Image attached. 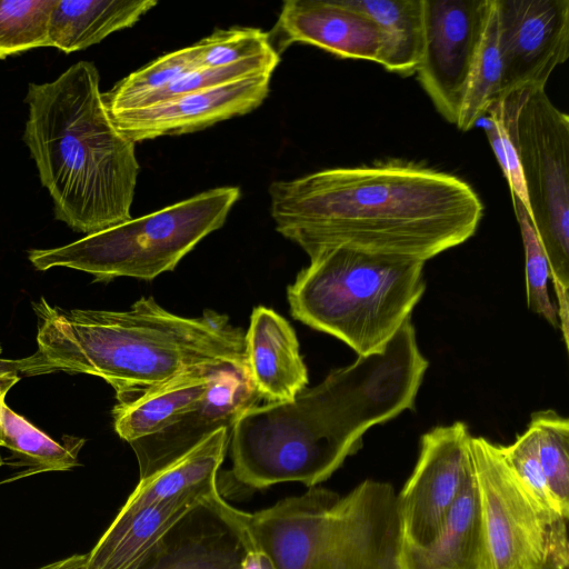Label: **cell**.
<instances>
[{"instance_id": "obj_26", "label": "cell", "mask_w": 569, "mask_h": 569, "mask_svg": "<svg viewBox=\"0 0 569 569\" xmlns=\"http://www.w3.org/2000/svg\"><path fill=\"white\" fill-rule=\"evenodd\" d=\"M537 439L538 459L550 493L560 511L569 517V420L555 410L531 415L528 423Z\"/></svg>"}, {"instance_id": "obj_17", "label": "cell", "mask_w": 569, "mask_h": 569, "mask_svg": "<svg viewBox=\"0 0 569 569\" xmlns=\"http://www.w3.org/2000/svg\"><path fill=\"white\" fill-rule=\"evenodd\" d=\"M246 366L260 398L269 402L293 400L309 382L291 325L264 306L253 308L244 333Z\"/></svg>"}, {"instance_id": "obj_23", "label": "cell", "mask_w": 569, "mask_h": 569, "mask_svg": "<svg viewBox=\"0 0 569 569\" xmlns=\"http://www.w3.org/2000/svg\"><path fill=\"white\" fill-rule=\"evenodd\" d=\"M1 447L11 451V465L21 468L3 482L48 471H67L79 466L84 439L67 437L61 445L14 412L6 401L0 410Z\"/></svg>"}, {"instance_id": "obj_9", "label": "cell", "mask_w": 569, "mask_h": 569, "mask_svg": "<svg viewBox=\"0 0 569 569\" xmlns=\"http://www.w3.org/2000/svg\"><path fill=\"white\" fill-rule=\"evenodd\" d=\"M486 569H567V519L546 511L502 457L499 445L471 437Z\"/></svg>"}, {"instance_id": "obj_29", "label": "cell", "mask_w": 569, "mask_h": 569, "mask_svg": "<svg viewBox=\"0 0 569 569\" xmlns=\"http://www.w3.org/2000/svg\"><path fill=\"white\" fill-rule=\"evenodd\" d=\"M279 62L280 56L277 53L229 66L194 68L171 81L166 87L143 97L130 110L152 106L178 96L213 88L250 76L272 73Z\"/></svg>"}, {"instance_id": "obj_30", "label": "cell", "mask_w": 569, "mask_h": 569, "mask_svg": "<svg viewBox=\"0 0 569 569\" xmlns=\"http://www.w3.org/2000/svg\"><path fill=\"white\" fill-rule=\"evenodd\" d=\"M193 47L200 68L229 66L278 53L267 32L250 27L216 30Z\"/></svg>"}, {"instance_id": "obj_5", "label": "cell", "mask_w": 569, "mask_h": 569, "mask_svg": "<svg viewBox=\"0 0 569 569\" xmlns=\"http://www.w3.org/2000/svg\"><path fill=\"white\" fill-rule=\"evenodd\" d=\"M251 536L274 569H398L397 493L366 479L340 497L312 487L248 515Z\"/></svg>"}, {"instance_id": "obj_8", "label": "cell", "mask_w": 569, "mask_h": 569, "mask_svg": "<svg viewBox=\"0 0 569 569\" xmlns=\"http://www.w3.org/2000/svg\"><path fill=\"white\" fill-rule=\"evenodd\" d=\"M501 113L516 150L529 218L546 254L557 298L559 329L569 341V116L545 89L506 96Z\"/></svg>"}, {"instance_id": "obj_31", "label": "cell", "mask_w": 569, "mask_h": 569, "mask_svg": "<svg viewBox=\"0 0 569 569\" xmlns=\"http://www.w3.org/2000/svg\"><path fill=\"white\" fill-rule=\"evenodd\" d=\"M525 252L526 299L528 308L559 328L557 309L548 292L549 264L523 203L511 196Z\"/></svg>"}, {"instance_id": "obj_16", "label": "cell", "mask_w": 569, "mask_h": 569, "mask_svg": "<svg viewBox=\"0 0 569 569\" xmlns=\"http://www.w3.org/2000/svg\"><path fill=\"white\" fill-rule=\"evenodd\" d=\"M276 30L281 33L284 46L306 43L340 58L362 59L380 66L388 49L386 32L345 0H287Z\"/></svg>"}, {"instance_id": "obj_32", "label": "cell", "mask_w": 569, "mask_h": 569, "mask_svg": "<svg viewBox=\"0 0 569 569\" xmlns=\"http://www.w3.org/2000/svg\"><path fill=\"white\" fill-rule=\"evenodd\" d=\"M499 450L506 462L541 507L550 513L563 517L543 476L538 459L537 439L533 429L528 425L527 429L518 435L512 443L499 445Z\"/></svg>"}, {"instance_id": "obj_37", "label": "cell", "mask_w": 569, "mask_h": 569, "mask_svg": "<svg viewBox=\"0 0 569 569\" xmlns=\"http://www.w3.org/2000/svg\"><path fill=\"white\" fill-rule=\"evenodd\" d=\"M1 350H2V349H1V346H0V355H1Z\"/></svg>"}, {"instance_id": "obj_20", "label": "cell", "mask_w": 569, "mask_h": 569, "mask_svg": "<svg viewBox=\"0 0 569 569\" xmlns=\"http://www.w3.org/2000/svg\"><path fill=\"white\" fill-rule=\"evenodd\" d=\"M398 569H486V550L475 472L440 530L427 543L398 547Z\"/></svg>"}, {"instance_id": "obj_27", "label": "cell", "mask_w": 569, "mask_h": 569, "mask_svg": "<svg viewBox=\"0 0 569 569\" xmlns=\"http://www.w3.org/2000/svg\"><path fill=\"white\" fill-rule=\"evenodd\" d=\"M199 68L193 46L159 57L120 80L102 93L109 114L127 111L143 97L166 87L186 72Z\"/></svg>"}, {"instance_id": "obj_12", "label": "cell", "mask_w": 569, "mask_h": 569, "mask_svg": "<svg viewBox=\"0 0 569 569\" xmlns=\"http://www.w3.org/2000/svg\"><path fill=\"white\" fill-rule=\"evenodd\" d=\"M491 0H423L418 80L438 112L457 124Z\"/></svg>"}, {"instance_id": "obj_28", "label": "cell", "mask_w": 569, "mask_h": 569, "mask_svg": "<svg viewBox=\"0 0 569 569\" xmlns=\"http://www.w3.org/2000/svg\"><path fill=\"white\" fill-rule=\"evenodd\" d=\"M57 0H0V59L51 47L49 21Z\"/></svg>"}, {"instance_id": "obj_18", "label": "cell", "mask_w": 569, "mask_h": 569, "mask_svg": "<svg viewBox=\"0 0 569 569\" xmlns=\"http://www.w3.org/2000/svg\"><path fill=\"white\" fill-rule=\"evenodd\" d=\"M218 491L216 483L137 510H119L87 553L86 569H138L188 511Z\"/></svg>"}, {"instance_id": "obj_14", "label": "cell", "mask_w": 569, "mask_h": 569, "mask_svg": "<svg viewBox=\"0 0 569 569\" xmlns=\"http://www.w3.org/2000/svg\"><path fill=\"white\" fill-rule=\"evenodd\" d=\"M271 76H250L144 108L112 113L110 118L134 143L194 132L258 108L269 93Z\"/></svg>"}, {"instance_id": "obj_13", "label": "cell", "mask_w": 569, "mask_h": 569, "mask_svg": "<svg viewBox=\"0 0 569 569\" xmlns=\"http://www.w3.org/2000/svg\"><path fill=\"white\" fill-rule=\"evenodd\" d=\"M502 100L545 89L569 57V0H495Z\"/></svg>"}, {"instance_id": "obj_1", "label": "cell", "mask_w": 569, "mask_h": 569, "mask_svg": "<svg viewBox=\"0 0 569 569\" xmlns=\"http://www.w3.org/2000/svg\"><path fill=\"white\" fill-rule=\"evenodd\" d=\"M269 196L277 231L309 257L346 246L427 262L471 238L483 214L461 178L395 158L274 181Z\"/></svg>"}, {"instance_id": "obj_33", "label": "cell", "mask_w": 569, "mask_h": 569, "mask_svg": "<svg viewBox=\"0 0 569 569\" xmlns=\"http://www.w3.org/2000/svg\"><path fill=\"white\" fill-rule=\"evenodd\" d=\"M481 120H485L487 123L485 126L487 137L501 167L505 178L508 181L511 196L518 198L523 203L528 212L529 204L521 168L516 150L508 137L502 121L501 101L499 100L493 102L488 108Z\"/></svg>"}, {"instance_id": "obj_4", "label": "cell", "mask_w": 569, "mask_h": 569, "mask_svg": "<svg viewBox=\"0 0 569 569\" xmlns=\"http://www.w3.org/2000/svg\"><path fill=\"white\" fill-rule=\"evenodd\" d=\"M23 139L56 219L93 234L131 219L139 174L134 142L112 122L100 76L79 61L56 80L30 83Z\"/></svg>"}, {"instance_id": "obj_22", "label": "cell", "mask_w": 569, "mask_h": 569, "mask_svg": "<svg viewBox=\"0 0 569 569\" xmlns=\"http://www.w3.org/2000/svg\"><path fill=\"white\" fill-rule=\"evenodd\" d=\"M231 431L228 427L218 429L172 462L140 478L120 510H137L218 483Z\"/></svg>"}, {"instance_id": "obj_24", "label": "cell", "mask_w": 569, "mask_h": 569, "mask_svg": "<svg viewBox=\"0 0 569 569\" xmlns=\"http://www.w3.org/2000/svg\"><path fill=\"white\" fill-rule=\"evenodd\" d=\"M369 16L387 34L382 67L389 72L411 76L421 62L425 46L423 0H345Z\"/></svg>"}, {"instance_id": "obj_35", "label": "cell", "mask_w": 569, "mask_h": 569, "mask_svg": "<svg viewBox=\"0 0 569 569\" xmlns=\"http://www.w3.org/2000/svg\"><path fill=\"white\" fill-rule=\"evenodd\" d=\"M19 376L14 371L1 370L0 371V410L2 403L6 401V396L11 387L19 381ZM0 447H1V420H0Z\"/></svg>"}, {"instance_id": "obj_2", "label": "cell", "mask_w": 569, "mask_h": 569, "mask_svg": "<svg viewBox=\"0 0 569 569\" xmlns=\"http://www.w3.org/2000/svg\"><path fill=\"white\" fill-rule=\"evenodd\" d=\"M428 366L408 320L382 352L358 356L291 401L247 409L231 431V476L250 489L317 487L362 448L371 427L415 408Z\"/></svg>"}, {"instance_id": "obj_15", "label": "cell", "mask_w": 569, "mask_h": 569, "mask_svg": "<svg viewBox=\"0 0 569 569\" xmlns=\"http://www.w3.org/2000/svg\"><path fill=\"white\" fill-rule=\"evenodd\" d=\"M260 399L247 366H227L193 410L162 431L130 443L140 478L172 462L218 429L233 428L239 416Z\"/></svg>"}, {"instance_id": "obj_10", "label": "cell", "mask_w": 569, "mask_h": 569, "mask_svg": "<svg viewBox=\"0 0 569 569\" xmlns=\"http://www.w3.org/2000/svg\"><path fill=\"white\" fill-rule=\"evenodd\" d=\"M471 437L462 421L435 427L421 436L417 463L397 495L399 545H425L440 530L473 473Z\"/></svg>"}, {"instance_id": "obj_36", "label": "cell", "mask_w": 569, "mask_h": 569, "mask_svg": "<svg viewBox=\"0 0 569 569\" xmlns=\"http://www.w3.org/2000/svg\"><path fill=\"white\" fill-rule=\"evenodd\" d=\"M3 463H4V462H3V459H2V457H1V455H0V467H1Z\"/></svg>"}, {"instance_id": "obj_11", "label": "cell", "mask_w": 569, "mask_h": 569, "mask_svg": "<svg viewBox=\"0 0 569 569\" xmlns=\"http://www.w3.org/2000/svg\"><path fill=\"white\" fill-rule=\"evenodd\" d=\"M248 513L213 493L188 511L138 569H274L256 549Z\"/></svg>"}, {"instance_id": "obj_3", "label": "cell", "mask_w": 569, "mask_h": 569, "mask_svg": "<svg viewBox=\"0 0 569 569\" xmlns=\"http://www.w3.org/2000/svg\"><path fill=\"white\" fill-rule=\"evenodd\" d=\"M33 310L37 350L27 358L1 359L0 369L26 376H97L114 389L118 402L196 367L246 365V332L212 310L182 317L152 297L140 298L126 311L63 309L44 298Z\"/></svg>"}, {"instance_id": "obj_21", "label": "cell", "mask_w": 569, "mask_h": 569, "mask_svg": "<svg viewBox=\"0 0 569 569\" xmlns=\"http://www.w3.org/2000/svg\"><path fill=\"white\" fill-rule=\"evenodd\" d=\"M157 4L154 0H57L49 21L50 46L66 53L86 49L132 27Z\"/></svg>"}, {"instance_id": "obj_19", "label": "cell", "mask_w": 569, "mask_h": 569, "mask_svg": "<svg viewBox=\"0 0 569 569\" xmlns=\"http://www.w3.org/2000/svg\"><path fill=\"white\" fill-rule=\"evenodd\" d=\"M229 365L232 363L189 369L129 401L118 402L112 410L116 432L131 443L170 427L199 405L213 380Z\"/></svg>"}, {"instance_id": "obj_25", "label": "cell", "mask_w": 569, "mask_h": 569, "mask_svg": "<svg viewBox=\"0 0 569 569\" xmlns=\"http://www.w3.org/2000/svg\"><path fill=\"white\" fill-rule=\"evenodd\" d=\"M501 60L497 39L496 3L491 0L485 29L472 64L457 127L472 129L500 98Z\"/></svg>"}, {"instance_id": "obj_7", "label": "cell", "mask_w": 569, "mask_h": 569, "mask_svg": "<svg viewBox=\"0 0 569 569\" xmlns=\"http://www.w3.org/2000/svg\"><path fill=\"white\" fill-rule=\"evenodd\" d=\"M240 198L238 187H218L139 218L52 249H32L39 271L66 267L108 282L118 277L152 280L173 270L204 237L220 229Z\"/></svg>"}, {"instance_id": "obj_34", "label": "cell", "mask_w": 569, "mask_h": 569, "mask_svg": "<svg viewBox=\"0 0 569 569\" xmlns=\"http://www.w3.org/2000/svg\"><path fill=\"white\" fill-rule=\"evenodd\" d=\"M86 567L87 553H76L36 569H86Z\"/></svg>"}, {"instance_id": "obj_6", "label": "cell", "mask_w": 569, "mask_h": 569, "mask_svg": "<svg viewBox=\"0 0 569 569\" xmlns=\"http://www.w3.org/2000/svg\"><path fill=\"white\" fill-rule=\"evenodd\" d=\"M309 258L287 289L290 312L358 356L382 352L426 290V261L412 257L338 246Z\"/></svg>"}]
</instances>
